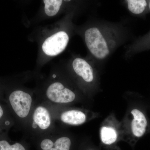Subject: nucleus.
<instances>
[{
  "label": "nucleus",
  "instance_id": "1a4fd4ad",
  "mask_svg": "<svg viewBox=\"0 0 150 150\" xmlns=\"http://www.w3.org/2000/svg\"><path fill=\"white\" fill-rule=\"evenodd\" d=\"M133 118L131 122L132 134L137 138L144 136L146 130L147 121L144 114L138 109H133L131 111Z\"/></svg>",
  "mask_w": 150,
  "mask_h": 150
},
{
  "label": "nucleus",
  "instance_id": "423d86ee",
  "mask_svg": "<svg viewBox=\"0 0 150 150\" xmlns=\"http://www.w3.org/2000/svg\"><path fill=\"white\" fill-rule=\"evenodd\" d=\"M51 105L56 122L59 121L65 125L76 126L82 125L86 121V114L80 109L69 108L67 106Z\"/></svg>",
  "mask_w": 150,
  "mask_h": 150
},
{
  "label": "nucleus",
  "instance_id": "f257e3e1",
  "mask_svg": "<svg viewBox=\"0 0 150 150\" xmlns=\"http://www.w3.org/2000/svg\"><path fill=\"white\" fill-rule=\"evenodd\" d=\"M56 122L51 105L36 100L35 106L23 130L25 136L35 141L55 129Z\"/></svg>",
  "mask_w": 150,
  "mask_h": 150
},
{
  "label": "nucleus",
  "instance_id": "f8f14e48",
  "mask_svg": "<svg viewBox=\"0 0 150 150\" xmlns=\"http://www.w3.org/2000/svg\"><path fill=\"white\" fill-rule=\"evenodd\" d=\"M100 136L101 141L105 145L112 144L117 140V132L111 127L103 126L100 129Z\"/></svg>",
  "mask_w": 150,
  "mask_h": 150
},
{
  "label": "nucleus",
  "instance_id": "7ed1b4c3",
  "mask_svg": "<svg viewBox=\"0 0 150 150\" xmlns=\"http://www.w3.org/2000/svg\"><path fill=\"white\" fill-rule=\"evenodd\" d=\"M77 96L74 92L60 81L49 84L44 94L37 100L57 106L66 107L76 102Z\"/></svg>",
  "mask_w": 150,
  "mask_h": 150
},
{
  "label": "nucleus",
  "instance_id": "9d476101",
  "mask_svg": "<svg viewBox=\"0 0 150 150\" xmlns=\"http://www.w3.org/2000/svg\"><path fill=\"white\" fill-rule=\"evenodd\" d=\"M75 72L86 82H91L93 80L92 67L86 61L81 58H76L73 62Z\"/></svg>",
  "mask_w": 150,
  "mask_h": 150
},
{
  "label": "nucleus",
  "instance_id": "dca6fc26",
  "mask_svg": "<svg viewBox=\"0 0 150 150\" xmlns=\"http://www.w3.org/2000/svg\"><path fill=\"white\" fill-rule=\"evenodd\" d=\"M148 6H149V9L150 11V1H149V4H148Z\"/></svg>",
  "mask_w": 150,
  "mask_h": 150
},
{
  "label": "nucleus",
  "instance_id": "f3484780",
  "mask_svg": "<svg viewBox=\"0 0 150 150\" xmlns=\"http://www.w3.org/2000/svg\"><path fill=\"white\" fill-rule=\"evenodd\" d=\"M93 150L89 149V150Z\"/></svg>",
  "mask_w": 150,
  "mask_h": 150
},
{
  "label": "nucleus",
  "instance_id": "0eeeda50",
  "mask_svg": "<svg viewBox=\"0 0 150 150\" xmlns=\"http://www.w3.org/2000/svg\"><path fill=\"white\" fill-rule=\"evenodd\" d=\"M69 36L64 31H59L48 38L42 45L44 53L49 56H55L63 52L69 43Z\"/></svg>",
  "mask_w": 150,
  "mask_h": 150
},
{
  "label": "nucleus",
  "instance_id": "6e6552de",
  "mask_svg": "<svg viewBox=\"0 0 150 150\" xmlns=\"http://www.w3.org/2000/svg\"><path fill=\"white\" fill-rule=\"evenodd\" d=\"M15 123L7 106L0 100V139L8 138L11 128Z\"/></svg>",
  "mask_w": 150,
  "mask_h": 150
},
{
  "label": "nucleus",
  "instance_id": "4468645a",
  "mask_svg": "<svg viewBox=\"0 0 150 150\" xmlns=\"http://www.w3.org/2000/svg\"><path fill=\"white\" fill-rule=\"evenodd\" d=\"M0 150H27L23 143L16 142L11 144L8 138L0 139Z\"/></svg>",
  "mask_w": 150,
  "mask_h": 150
},
{
  "label": "nucleus",
  "instance_id": "20e7f679",
  "mask_svg": "<svg viewBox=\"0 0 150 150\" xmlns=\"http://www.w3.org/2000/svg\"><path fill=\"white\" fill-rule=\"evenodd\" d=\"M101 30L96 27L88 28L85 33V40L89 51L95 57L104 59L110 54L112 45Z\"/></svg>",
  "mask_w": 150,
  "mask_h": 150
},
{
  "label": "nucleus",
  "instance_id": "2eb2a0df",
  "mask_svg": "<svg viewBox=\"0 0 150 150\" xmlns=\"http://www.w3.org/2000/svg\"><path fill=\"white\" fill-rule=\"evenodd\" d=\"M137 49L143 50L150 48V32L147 35L141 39L137 45Z\"/></svg>",
  "mask_w": 150,
  "mask_h": 150
},
{
  "label": "nucleus",
  "instance_id": "ddd939ff",
  "mask_svg": "<svg viewBox=\"0 0 150 150\" xmlns=\"http://www.w3.org/2000/svg\"><path fill=\"white\" fill-rule=\"evenodd\" d=\"M45 13L49 16H53L58 13L62 6L61 0H44Z\"/></svg>",
  "mask_w": 150,
  "mask_h": 150
},
{
  "label": "nucleus",
  "instance_id": "9b49d317",
  "mask_svg": "<svg viewBox=\"0 0 150 150\" xmlns=\"http://www.w3.org/2000/svg\"><path fill=\"white\" fill-rule=\"evenodd\" d=\"M128 8L132 13L141 15L144 13L149 9V1L145 0H128Z\"/></svg>",
  "mask_w": 150,
  "mask_h": 150
},
{
  "label": "nucleus",
  "instance_id": "f03ea898",
  "mask_svg": "<svg viewBox=\"0 0 150 150\" xmlns=\"http://www.w3.org/2000/svg\"><path fill=\"white\" fill-rule=\"evenodd\" d=\"M4 102L18 129L23 131L36 103L33 95L22 89H16L8 95Z\"/></svg>",
  "mask_w": 150,
  "mask_h": 150
},
{
  "label": "nucleus",
  "instance_id": "39448f33",
  "mask_svg": "<svg viewBox=\"0 0 150 150\" xmlns=\"http://www.w3.org/2000/svg\"><path fill=\"white\" fill-rule=\"evenodd\" d=\"M35 141L40 150H70L72 144L71 137L65 134L59 127L44 134Z\"/></svg>",
  "mask_w": 150,
  "mask_h": 150
}]
</instances>
